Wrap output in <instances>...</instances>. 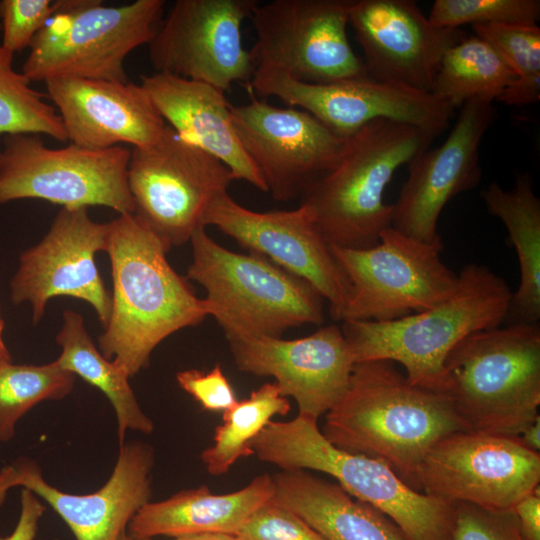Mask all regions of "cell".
Masks as SVG:
<instances>
[{
  "mask_svg": "<svg viewBox=\"0 0 540 540\" xmlns=\"http://www.w3.org/2000/svg\"><path fill=\"white\" fill-rule=\"evenodd\" d=\"M466 430L444 393L412 385L395 363L354 364L348 387L325 414L334 446L380 459L416 488V470L440 439Z\"/></svg>",
  "mask_w": 540,
  "mask_h": 540,
  "instance_id": "obj_1",
  "label": "cell"
},
{
  "mask_svg": "<svg viewBox=\"0 0 540 540\" xmlns=\"http://www.w3.org/2000/svg\"><path fill=\"white\" fill-rule=\"evenodd\" d=\"M163 242L134 214L109 222L111 312L98 343L129 377L147 367L156 346L208 316L203 299L170 266Z\"/></svg>",
  "mask_w": 540,
  "mask_h": 540,
  "instance_id": "obj_2",
  "label": "cell"
},
{
  "mask_svg": "<svg viewBox=\"0 0 540 540\" xmlns=\"http://www.w3.org/2000/svg\"><path fill=\"white\" fill-rule=\"evenodd\" d=\"M455 292L424 311L390 321H345L341 330L355 362L400 364L415 386L444 393V362L467 335L503 325L512 292L487 266L469 263Z\"/></svg>",
  "mask_w": 540,
  "mask_h": 540,
  "instance_id": "obj_3",
  "label": "cell"
},
{
  "mask_svg": "<svg viewBox=\"0 0 540 540\" xmlns=\"http://www.w3.org/2000/svg\"><path fill=\"white\" fill-rule=\"evenodd\" d=\"M435 134L404 123L377 119L346 140L336 165L301 196L329 245L350 249L379 243L391 227L393 206L384 193L394 173L429 148Z\"/></svg>",
  "mask_w": 540,
  "mask_h": 540,
  "instance_id": "obj_4",
  "label": "cell"
},
{
  "mask_svg": "<svg viewBox=\"0 0 540 540\" xmlns=\"http://www.w3.org/2000/svg\"><path fill=\"white\" fill-rule=\"evenodd\" d=\"M444 394L466 430L518 437L540 416V324L464 337L444 362Z\"/></svg>",
  "mask_w": 540,
  "mask_h": 540,
  "instance_id": "obj_5",
  "label": "cell"
},
{
  "mask_svg": "<svg viewBox=\"0 0 540 540\" xmlns=\"http://www.w3.org/2000/svg\"><path fill=\"white\" fill-rule=\"evenodd\" d=\"M314 418L271 420L252 441L253 455L282 470L333 477L352 497L386 515L405 540H451L454 503L419 493L384 461L330 443Z\"/></svg>",
  "mask_w": 540,
  "mask_h": 540,
  "instance_id": "obj_6",
  "label": "cell"
},
{
  "mask_svg": "<svg viewBox=\"0 0 540 540\" xmlns=\"http://www.w3.org/2000/svg\"><path fill=\"white\" fill-rule=\"evenodd\" d=\"M187 278L201 285L208 316L226 339L281 338L284 331L324 322L323 297L306 280L266 257L222 247L204 226L191 236Z\"/></svg>",
  "mask_w": 540,
  "mask_h": 540,
  "instance_id": "obj_7",
  "label": "cell"
},
{
  "mask_svg": "<svg viewBox=\"0 0 540 540\" xmlns=\"http://www.w3.org/2000/svg\"><path fill=\"white\" fill-rule=\"evenodd\" d=\"M55 4L54 15L33 38L22 66L30 82L63 77L128 82L125 59L151 42L165 1L136 0L116 7L99 0Z\"/></svg>",
  "mask_w": 540,
  "mask_h": 540,
  "instance_id": "obj_8",
  "label": "cell"
},
{
  "mask_svg": "<svg viewBox=\"0 0 540 540\" xmlns=\"http://www.w3.org/2000/svg\"><path fill=\"white\" fill-rule=\"evenodd\" d=\"M349 283L337 321H390L436 306L457 289L459 276L442 261V239L427 243L393 227L363 249L329 245Z\"/></svg>",
  "mask_w": 540,
  "mask_h": 540,
  "instance_id": "obj_9",
  "label": "cell"
},
{
  "mask_svg": "<svg viewBox=\"0 0 540 540\" xmlns=\"http://www.w3.org/2000/svg\"><path fill=\"white\" fill-rule=\"evenodd\" d=\"M131 150L47 147L37 134L5 135L0 155V204L42 199L65 208L106 206L133 214L128 186Z\"/></svg>",
  "mask_w": 540,
  "mask_h": 540,
  "instance_id": "obj_10",
  "label": "cell"
},
{
  "mask_svg": "<svg viewBox=\"0 0 540 540\" xmlns=\"http://www.w3.org/2000/svg\"><path fill=\"white\" fill-rule=\"evenodd\" d=\"M234 180L226 165L168 124L155 144L133 148L128 163L133 214L168 250L190 241L211 203Z\"/></svg>",
  "mask_w": 540,
  "mask_h": 540,
  "instance_id": "obj_11",
  "label": "cell"
},
{
  "mask_svg": "<svg viewBox=\"0 0 540 540\" xmlns=\"http://www.w3.org/2000/svg\"><path fill=\"white\" fill-rule=\"evenodd\" d=\"M354 0L257 2L250 19L256 70L276 69L297 80L326 84L370 78L347 33Z\"/></svg>",
  "mask_w": 540,
  "mask_h": 540,
  "instance_id": "obj_12",
  "label": "cell"
},
{
  "mask_svg": "<svg viewBox=\"0 0 540 540\" xmlns=\"http://www.w3.org/2000/svg\"><path fill=\"white\" fill-rule=\"evenodd\" d=\"M540 453L518 439L461 430L440 439L419 464L416 488L447 502L512 510L539 487Z\"/></svg>",
  "mask_w": 540,
  "mask_h": 540,
  "instance_id": "obj_13",
  "label": "cell"
},
{
  "mask_svg": "<svg viewBox=\"0 0 540 540\" xmlns=\"http://www.w3.org/2000/svg\"><path fill=\"white\" fill-rule=\"evenodd\" d=\"M248 88L260 97H275L306 111L334 134L348 138L377 119L427 130L436 136L447 129L454 109L432 93L372 78L316 84L285 71L256 70Z\"/></svg>",
  "mask_w": 540,
  "mask_h": 540,
  "instance_id": "obj_14",
  "label": "cell"
},
{
  "mask_svg": "<svg viewBox=\"0 0 540 540\" xmlns=\"http://www.w3.org/2000/svg\"><path fill=\"white\" fill-rule=\"evenodd\" d=\"M257 0H177L149 45L157 73L210 84L228 91L248 85L255 73L241 27Z\"/></svg>",
  "mask_w": 540,
  "mask_h": 540,
  "instance_id": "obj_15",
  "label": "cell"
},
{
  "mask_svg": "<svg viewBox=\"0 0 540 540\" xmlns=\"http://www.w3.org/2000/svg\"><path fill=\"white\" fill-rule=\"evenodd\" d=\"M236 133L248 157L277 201H290L305 191L340 159L342 138L311 114L252 98L231 105Z\"/></svg>",
  "mask_w": 540,
  "mask_h": 540,
  "instance_id": "obj_16",
  "label": "cell"
},
{
  "mask_svg": "<svg viewBox=\"0 0 540 540\" xmlns=\"http://www.w3.org/2000/svg\"><path fill=\"white\" fill-rule=\"evenodd\" d=\"M109 222L93 221L88 208H65L35 246L22 252L10 283L14 304L28 302L38 323L48 301L69 296L89 303L104 328L111 312V294L97 269L95 255L105 251Z\"/></svg>",
  "mask_w": 540,
  "mask_h": 540,
  "instance_id": "obj_17",
  "label": "cell"
},
{
  "mask_svg": "<svg viewBox=\"0 0 540 540\" xmlns=\"http://www.w3.org/2000/svg\"><path fill=\"white\" fill-rule=\"evenodd\" d=\"M203 222L205 227H217L249 252L306 280L329 302L333 319L344 307L349 283L304 205L257 212L225 192L211 203Z\"/></svg>",
  "mask_w": 540,
  "mask_h": 540,
  "instance_id": "obj_18",
  "label": "cell"
},
{
  "mask_svg": "<svg viewBox=\"0 0 540 540\" xmlns=\"http://www.w3.org/2000/svg\"><path fill=\"white\" fill-rule=\"evenodd\" d=\"M496 117L493 102L483 99H472L460 108L445 141L408 163V177L392 204L391 227L422 242L441 238L437 223L443 208L481 181L480 144Z\"/></svg>",
  "mask_w": 540,
  "mask_h": 540,
  "instance_id": "obj_19",
  "label": "cell"
},
{
  "mask_svg": "<svg viewBox=\"0 0 540 540\" xmlns=\"http://www.w3.org/2000/svg\"><path fill=\"white\" fill-rule=\"evenodd\" d=\"M349 26L370 78L428 93L446 51L468 35L433 25L410 0H354Z\"/></svg>",
  "mask_w": 540,
  "mask_h": 540,
  "instance_id": "obj_20",
  "label": "cell"
},
{
  "mask_svg": "<svg viewBox=\"0 0 540 540\" xmlns=\"http://www.w3.org/2000/svg\"><path fill=\"white\" fill-rule=\"evenodd\" d=\"M236 367L273 377L281 394L295 399L299 413L318 420L345 393L356 363L341 327H320L306 337L228 339Z\"/></svg>",
  "mask_w": 540,
  "mask_h": 540,
  "instance_id": "obj_21",
  "label": "cell"
},
{
  "mask_svg": "<svg viewBox=\"0 0 540 540\" xmlns=\"http://www.w3.org/2000/svg\"><path fill=\"white\" fill-rule=\"evenodd\" d=\"M71 144L102 150L128 143L155 144L167 123L141 84L83 78L45 82Z\"/></svg>",
  "mask_w": 540,
  "mask_h": 540,
  "instance_id": "obj_22",
  "label": "cell"
},
{
  "mask_svg": "<svg viewBox=\"0 0 540 540\" xmlns=\"http://www.w3.org/2000/svg\"><path fill=\"white\" fill-rule=\"evenodd\" d=\"M20 484L45 501L76 540H119L135 514L151 499L154 452L142 442L120 446L108 481L97 491L78 495L50 485L30 460L18 462Z\"/></svg>",
  "mask_w": 540,
  "mask_h": 540,
  "instance_id": "obj_23",
  "label": "cell"
},
{
  "mask_svg": "<svg viewBox=\"0 0 540 540\" xmlns=\"http://www.w3.org/2000/svg\"><path fill=\"white\" fill-rule=\"evenodd\" d=\"M166 123L181 137L226 165L237 180L267 192L236 133L225 92L169 74L142 75L141 83Z\"/></svg>",
  "mask_w": 540,
  "mask_h": 540,
  "instance_id": "obj_24",
  "label": "cell"
},
{
  "mask_svg": "<svg viewBox=\"0 0 540 540\" xmlns=\"http://www.w3.org/2000/svg\"><path fill=\"white\" fill-rule=\"evenodd\" d=\"M273 495V478L267 473L231 493L214 494L206 485L183 490L163 501L144 505L128 524L127 535L131 539L203 533L235 535Z\"/></svg>",
  "mask_w": 540,
  "mask_h": 540,
  "instance_id": "obj_25",
  "label": "cell"
},
{
  "mask_svg": "<svg viewBox=\"0 0 540 540\" xmlns=\"http://www.w3.org/2000/svg\"><path fill=\"white\" fill-rule=\"evenodd\" d=\"M272 478V499L300 516L325 540H405L386 515L337 483L303 469L282 470Z\"/></svg>",
  "mask_w": 540,
  "mask_h": 540,
  "instance_id": "obj_26",
  "label": "cell"
},
{
  "mask_svg": "<svg viewBox=\"0 0 540 540\" xmlns=\"http://www.w3.org/2000/svg\"><path fill=\"white\" fill-rule=\"evenodd\" d=\"M481 197L488 212L498 217L515 248L520 283L512 293L503 325L536 324L540 320V199L528 172L517 173L512 189L489 184Z\"/></svg>",
  "mask_w": 540,
  "mask_h": 540,
  "instance_id": "obj_27",
  "label": "cell"
},
{
  "mask_svg": "<svg viewBox=\"0 0 540 540\" xmlns=\"http://www.w3.org/2000/svg\"><path fill=\"white\" fill-rule=\"evenodd\" d=\"M56 341L62 348L55 360L58 365L98 388L111 402L116 414L120 446L124 444L127 430L144 434L153 431V421L141 409L129 384L130 377L96 348L79 313L64 311L63 325Z\"/></svg>",
  "mask_w": 540,
  "mask_h": 540,
  "instance_id": "obj_28",
  "label": "cell"
},
{
  "mask_svg": "<svg viewBox=\"0 0 540 540\" xmlns=\"http://www.w3.org/2000/svg\"><path fill=\"white\" fill-rule=\"evenodd\" d=\"M516 76L487 41L467 35L444 54L431 93L454 110L472 99L498 101Z\"/></svg>",
  "mask_w": 540,
  "mask_h": 540,
  "instance_id": "obj_29",
  "label": "cell"
},
{
  "mask_svg": "<svg viewBox=\"0 0 540 540\" xmlns=\"http://www.w3.org/2000/svg\"><path fill=\"white\" fill-rule=\"evenodd\" d=\"M290 409L288 398L281 394L275 382L265 383L248 398L238 400L223 412L213 444L201 453L207 472L214 476L225 474L237 460L253 455L252 441L275 415H286Z\"/></svg>",
  "mask_w": 540,
  "mask_h": 540,
  "instance_id": "obj_30",
  "label": "cell"
},
{
  "mask_svg": "<svg viewBox=\"0 0 540 540\" xmlns=\"http://www.w3.org/2000/svg\"><path fill=\"white\" fill-rule=\"evenodd\" d=\"M75 378L56 361L0 366V441L13 438L16 423L35 405L66 397L73 390Z\"/></svg>",
  "mask_w": 540,
  "mask_h": 540,
  "instance_id": "obj_31",
  "label": "cell"
},
{
  "mask_svg": "<svg viewBox=\"0 0 540 540\" xmlns=\"http://www.w3.org/2000/svg\"><path fill=\"white\" fill-rule=\"evenodd\" d=\"M13 53L0 45V134H46L66 142L60 115L13 69Z\"/></svg>",
  "mask_w": 540,
  "mask_h": 540,
  "instance_id": "obj_32",
  "label": "cell"
},
{
  "mask_svg": "<svg viewBox=\"0 0 540 540\" xmlns=\"http://www.w3.org/2000/svg\"><path fill=\"white\" fill-rule=\"evenodd\" d=\"M475 35L490 43L513 70L516 81L499 98L506 105L540 100V27L485 24L472 26Z\"/></svg>",
  "mask_w": 540,
  "mask_h": 540,
  "instance_id": "obj_33",
  "label": "cell"
},
{
  "mask_svg": "<svg viewBox=\"0 0 540 540\" xmlns=\"http://www.w3.org/2000/svg\"><path fill=\"white\" fill-rule=\"evenodd\" d=\"M438 27L464 24L537 25L539 0H436L427 16Z\"/></svg>",
  "mask_w": 540,
  "mask_h": 540,
  "instance_id": "obj_34",
  "label": "cell"
},
{
  "mask_svg": "<svg viewBox=\"0 0 540 540\" xmlns=\"http://www.w3.org/2000/svg\"><path fill=\"white\" fill-rule=\"evenodd\" d=\"M235 536L239 540H325L300 516L273 499L255 510Z\"/></svg>",
  "mask_w": 540,
  "mask_h": 540,
  "instance_id": "obj_35",
  "label": "cell"
},
{
  "mask_svg": "<svg viewBox=\"0 0 540 540\" xmlns=\"http://www.w3.org/2000/svg\"><path fill=\"white\" fill-rule=\"evenodd\" d=\"M451 540H524L513 510H491L454 503Z\"/></svg>",
  "mask_w": 540,
  "mask_h": 540,
  "instance_id": "obj_36",
  "label": "cell"
},
{
  "mask_svg": "<svg viewBox=\"0 0 540 540\" xmlns=\"http://www.w3.org/2000/svg\"><path fill=\"white\" fill-rule=\"evenodd\" d=\"M56 4L51 0H2V44L4 49L16 53L30 46L35 35L54 15Z\"/></svg>",
  "mask_w": 540,
  "mask_h": 540,
  "instance_id": "obj_37",
  "label": "cell"
},
{
  "mask_svg": "<svg viewBox=\"0 0 540 540\" xmlns=\"http://www.w3.org/2000/svg\"><path fill=\"white\" fill-rule=\"evenodd\" d=\"M178 385L204 410L225 412L238 401L234 389L217 364L210 371L188 369L176 375Z\"/></svg>",
  "mask_w": 540,
  "mask_h": 540,
  "instance_id": "obj_38",
  "label": "cell"
},
{
  "mask_svg": "<svg viewBox=\"0 0 540 540\" xmlns=\"http://www.w3.org/2000/svg\"><path fill=\"white\" fill-rule=\"evenodd\" d=\"M44 511L41 499L30 490L22 488L17 524L12 533L0 537V540H34Z\"/></svg>",
  "mask_w": 540,
  "mask_h": 540,
  "instance_id": "obj_39",
  "label": "cell"
},
{
  "mask_svg": "<svg viewBox=\"0 0 540 540\" xmlns=\"http://www.w3.org/2000/svg\"><path fill=\"white\" fill-rule=\"evenodd\" d=\"M539 487L521 498L513 507L521 536L524 540H540Z\"/></svg>",
  "mask_w": 540,
  "mask_h": 540,
  "instance_id": "obj_40",
  "label": "cell"
},
{
  "mask_svg": "<svg viewBox=\"0 0 540 540\" xmlns=\"http://www.w3.org/2000/svg\"><path fill=\"white\" fill-rule=\"evenodd\" d=\"M20 484V468L18 463L4 466L0 471V506L5 501L8 491Z\"/></svg>",
  "mask_w": 540,
  "mask_h": 540,
  "instance_id": "obj_41",
  "label": "cell"
},
{
  "mask_svg": "<svg viewBox=\"0 0 540 540\" xmlns=\"http://www.w3.org/2000/svg\"><path fill=\"white\" fill-rule=\"evenodd\" d=\"M519 441L529 450L540 451V416L529 424L518 436Z\"/></svg>",
  "mask_w": 540,
  "mask_h": 540,
  "instance_id": "obj_42",
  "label": "cell"
},
{
  "mask_svg": "<svg viewBox=\"0 0 540 540\" xmlns=\"http://www.w3.org/2000/svg\"><path fill=\"white\" fill-rule=\"evenodd\" d=\"M130 540H151V539H131ZM174 540H239L235 535L224 533H203L182 536L174 538Z\"/></svg>",
  "mask_w": 540,
  "mask_h": 540,
  "instance_id": "obj_43",
  "label": "cell"
},
{
  "mask_svg": "<svg viewBox=\"0 0 540 540\" xmlns=\"http://www.w3.org/2000/svg\"><path fill=\"white\" fill-rule=\"evenodd\" d=\"M4 321L0 314V366L11 363L12 356L3 339Z\"/></svg>",
  "mask_w": 540,
  "mask_h": 540,
  "instance_id": "obj_44",
  "label": "cell"
},
{
  "mask_svg": "<svg viewBox=\"0 0 540 540\" xmlns=\"http://www.w3.org/2000/svg\"><path fill=\"white\" fill-rule=\"evenodd\" d=\"M119 540H130L129 536L127 535V531L120 536Z\"/></svg>",
  "mask_w": 540,
  "mask_h": 540,
  "instance_id": "obj_45",
  "label": "cell"
},
{
  "mask_svg": "<svg viewBox=\"0 0 540 540\" xmlns=\"http://www.w3.org/2000/svg\"><path fill=\"white\" fill-rule=\"evenodd\" d=\"M1 144H2V143H1V141H0V155H1Z\"/></svg>",
  "mask_w": 540,
  "mask_h": 540,
  "instance_id": "obj_46",
  "label": "cell"
}]
</instances>
